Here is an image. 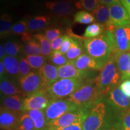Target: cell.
I'll return each mask as SVG.
<instances>
[{
	"label": "cell",
	"instance_id": "50",
	"mask_svg": "<svg viewBox=\"0 0 130 130\" xmlns=\"http://www.w3.org/2000/svg\"><path fill=\"white\" fill-rule=\"evenodd\" d=\"M60 1H70V2H72V1H75V0H60Z\"/></svg>",
	"mask_w": 130,
	"mask_h": 130
},
{
	"label": "cell",
	"instance_id": "16",
	"mask_svg": "<svg viewBox=\"0 0 130 130\" xmlns=\"http://www.w3.org/2000/svg\"><path fill=\"white\" fill-rule=\"evenodd\" d=\"M47 9L59 16H67L74 12L75 6L70 1H47L45 3Z\"/></svg>",
	"mask_w": 130,
	"mask_h": 130
},
{
	"label": "cell",
	"instance_id": "20",
	"mask_svg": "<svg viewBox=\"0 0 130 130\" xmlns=\"http://www.w3.org/2000/svg\"><path fill=\"white\" fill-rule=\"evenodd\" d=\"M121 77L128 71L130 66V51L113 54Z\"/></svg>",
	"mask_w": 130,
	"mask_h": 130
},
{
	"label": "cell",
	"instance_id": "38",
	"mask_svg": "<svg viewBox=\"0 0 130 130\" xmlns=\"http://www.w3.org/2000/svg\"><path fill=\"white\" fill-rule=\"evenodd\" d=\"M122 129L130 130V109L124 111L122 115Z\"/></svg>",
	"mask_w": 130,
	"mask_h": 130
},
{
	"label": "cell",
	"instance_id": "8",
	"mask_svg": "<svg viewBox=\"0 0 130 130\" xmlns=\"http://www.w3.org/2000/svg\"><path fill=\"white\" fill-rule=\"evenodd\" d=\"M89 108L81 107L63 115L48 125L45 128H65L79 122H84L90 111Z\"/></svg>",
	"mask_w": 130,
	"mask_h": 130
},
{
	"label": "cell",
	"instance_id": "41",
	"mask_svg": "<svg viewBox=\"0 0 130 130\" xmlns=\"http://www.w3.org/2000/svg\"><path fill=\"white\" fill-rule=\"evenodd\" d=\"M83 123L79 122L65 128H45L43 130H83Z\"/></svg>",
	"mask_w": 130,
	"mask_h": 130
},
{
	"label": "cell",
	"instance_id": "2",
	"mask_svg": "<svg viewBox=\"0 0 130 130\" xmlns=\"http://www.w3.org/2000/svg\"><path fill=\"white\" fill-rule=\"evenodd\" d=\"M121 77L113 53L107 64L101 71L98 77L96 78L98 85V97L108 93L115 87Z\"/></svg>",
	"mask_w": 130,
	"mask_h": 130
},
{
	"label": "cell",
	"instance_id": "5",
	"mask_svg": "<svg viewBox=\"0 0 130 130\" xmlns=\"http://www.w3.org/2000/svg\"><path fill=\"white\" fill-rule=\"evenodd\" d=\"M98 98V85L95 78L79 87L67 99L79 107L89 108Z\"/></svg>",
	"mask_w": 130,
	"mask_h": 130
},
{
	"label": "cell",
	"instance_id": "15",
	"mask_svg": "<svg viewBox=\"0 0 130 130\" xmlns=\"http://www.w3.org/2000/svg\"><path fill=\"white\" fill-rule=\"evenodd\" d=\"M37 72L41 78L45 89L52 85L59 79L58 67L53 64L45 63L41 68L39 69Z\"/></svg>",
	"mask_w": 130,
	"mask_h": 130
},
{
	"label": "cell",
	"instance_id": "10",
	"mask_svg": "<svg viewBox=\"0 0 130 130\" xmlns=\"http://www.w3.org/2000/svg\"><path fill=\"white\" fill-rule=\"evenodd\" d=\"M110 16L109 21L105 25L121 27L130 25V16L121 1H118L110 5Z\"/></svg>",
	"mask_w": 130,
	"mask_h": 130
},
{
	"label": "cell",
	"instance_id": "30",
	"mask_svg": "<svg viewBox=\"0 0 130 130\" xmlns=\"http://www.w3.org/2000/svg\"><path fill=\"white\" fill-rule=\"evenodd\" d=\"M12 18L8 14L4 13L0 19V34L1 36H7L12 29Z\"/></svg>",
	"mask_w": 130,
	"mask_h": 130
},
{
	"label": "cell",
	"instance_id": "22",
	"mask_svg": "<svg viewBox=\"0 0 130 130\" xmlns=\"http://www.w3.org/2000/svg\"><path fill=\"white\" fill-rule=\"evenodd\" d=\"M92 14L99 23L105 25L110 19V7L107 5L100 4L93 12H92Z\"/></svg>",
	"mask_w": 130,
	"mask_h": 130
},
{
	"label": "cell",
	"instance_id": "31",
	"mask_svg": "<svg viewBox=\"0 0 130 130\" xmlns=\"http://www.w3.org/2000/svg\"><path fill=\"white\" fill-rule=\"evenodd\" d=\"M24 52L27 56H39L42 54L40 45L35 40H31L24 46Z\"/></svg>",
	"mask_w": 130,
	"mask_h": 130
},
{
	"label": "cell",
	"instance_id": "9",
	"mask_svg": "<svg viewBox=\"0 0 130 130\" xmlns=\"http://www.w3.org/2000/svg\"><path fill=\"white\" fill-rule=\"evenodd\" d=\"M52 101L45 89L35 92L24 99L22 111H28L33 110H44Z\"/></svg>",
	"mask_w": 130,
	"mask_h": 130
},
{
	"label": "cell",
	"instance_id": "48",
	"mask_svg": "<svg viewBox=\"0 0 130 130\" xmlns=\"http://www.w3.org/2000/svg\"><path fill=\"white\" fill-rule=\"evenodd\" d=\"M127 79H130V66L126 74L121 77V80H125Z\"/></svg>",
	"mask_w": 130,
	"mask_h": 130
},
{
	"label": "cell",
	"instance_id": "26",
	"mask_svg": "<svg viewBox=\"0 0 130 130\" xmlns=\"http://www.w3.org/2000/svg\"><path fill=\"white\" fill-rule=\"evenodd\" d=\"M104 30L105 27L103 24L98 22L93 23L86 27L83 37L86 39L95 38L102 35Z\"/></svg>",
	"mask_w": 130,
	"mask_h": 130
},
{
	"label": "cell",
	"instance_id": "34",
	"mask_svg": "<svg viewBox=\"0 0 130 130\" xmlns=\"http://www.w3.org/2000/svg\"><path fill=\"white\" fill-rule=\"evenodd\" d=\"M26 58L28 60L30 67L34 69L41 68L45 64V58L43 56H27Z\"/></svg>",
	"mask_w": 130,
	"mask_h": 130
},
{
	"label": "cell",
	"instance_id": "19",
	"mask_svg": "<svg viewBox=\"0 0 130 130\" xmlns=\"http://www.w3.org/2000/svg\"><path fill=\"white\" fill-rule=\"evenodd\" d=\"M24 100L21 96L13 95L7 96L3 100V107L17 113L21 114L22 111V105Z\"/></svg>",
	"mask_w": 130,
	"mask_h": 130
},
{
	"label": "cell",
	"instance_id": "12",
	"mask_svg": "<svg viewBox=\"0 0 130 130\" xmlns=\"http://www.w3.org/2000/svg\"><path fill=\"white\" fill-rule=\"evenodd\" d=\"M58 72L59 79L78 78L83 79L89 77L90 75V72L78 69L73 61H69L66 64L58 67Z\"/></svg>",
	"mask_w": 130,
	"mask_h": 130
},
{
	"label": "cell",
	"instance_id": "23",
	"mask_svg": "<svg viewBox=\"0 0 130 130\" xmlns=\"http://www.w3.org/2000/svg\"><path fill=\"white\" fill-rule=\"evenodd\" d=\"M3 62L8 74L13 76L19 74V62L16 57L7 56L4 58Z\"/></svg>",
	"mask_w": 130,
	"mask_h": 130
},
{
	"label": "cell",
	"instance_id": "44",
	"mask_svg": "<svg viewBox=\"0 0 130 130\" xmlns=\"http://www.w3.org/2000/svg\"><path fill=\"white\" fill-rule=\"evenodd\" d=\"M121 2L130 16V0H121Z\"/></svg>",
	"mask_w": 130,
	"mask_h": 130
},
{
	"label": "cell",
	"instance_id": "3",
	"mask_svg": "<svg viewBox=\"0 0 130 130\" xmlns=\"http://www.w3.org/2000/svg\"><path fill=\"white\" fill-rule=\"evenodd\" d=\"M105 34L111 40L113 54L130 51V25L104 26Z\"/></svg>",
	"mask_w": 130,
	"mask_h": 130
},
{
	"label": "cell",
	"instance_id": "11",
	"mask_svg": "<svg viewBox=\"0 0 130 130\" xmlns=\"http://www.w3.org/2000/svg\"><path fill=\"white\" fill-rule=\"evenodd\" d=\"M19 84L22 93L27 96L45 89L38 72H31L25 77L20 78Z\"/></svg>",
	"mask_w": 130,
	"mask_h": 130
},
{
	"label": "cell",
	"instance_id": "14",
	"mask_svg": "<svg viewBox=\"0 0 130 130\" xmlns=\"http://www.w3.org/2000/svg\"><path fill=\"white\" fill-rule=\"evenodd\" d=\"M21 115L20 113H15L1 107L0 112L1 129L3 130H16Z\"/></svg>",
	"mask_w": 130,
	"mask_h": 130
},
{
	"label": "cell",
	"instance_id": "18",
	"mask_svg": "<svg viewBox=\"0 0 130 130\" xmlns=\"http://www.w3.org/2000/svg\"><path fill=\"white\" fill-rule=\"evenodd\" d=\"M71 36L72 37L71 46L66 54V56L69 61H74L80 56L84 51V42L83 43L82 42L83 37H75V35L73 34Z\"/></svg>",
	"mask_w": 130,
	"mask_h": 130
},
{
	"label": "cell",
	"instance_id": "45",
	"mask_svg": "<svg viewBox=\"0 0 130 130\" xmlns=\"http://www.w3.org/2000/svg\"><path fill=\"white\" fill-rule=\"evenodd\" d=\"M99 1H100V4H105L110 6V5L119 1V0H99Z\"/></svg>",
	"mask_w": 130,
	"mask_h": 130
},
{
	"label": "cell",
	"instance_id": "13",
	"mask_svg": "<svg viewBox=\"0 0 130 130\" xmlns=\"http://www.w3.org/2000/svg\"><path fill=\"white\" fill-rule=\"evenodd\" d=\"M109 101L114 107L124 111L130 109V98L122 91L121 87L115 86L108 93Z\"/></svg>",
	"mask_w": 130,
	"mask_h": 130
},
{
	"label": "cell",
	"instance_id": "43",
	"mask_svg": "<svg viewBox=\"0 0 130 130\" xmlns=\"http://www.w3.org/2000/svg\"><path fill=\"white\" fill-rule=\"evenodd\" d=\"M120 87L123 93L130 98V79L123 81L120 86Z\"/></svg>",
	"mask_w": 130,
	"mask_h": 130
},
{
	"label": "cell",
	"instance_id": "47",
	"mask_svg": "<svg viewBox=\"0 0 130 130\" xmlns=\"http://www.w3.org/2000/svg\"><path fill=\"white\" fill-rule=\"evenodd\" d=\"M5 53H6V51H5L4 46H3L2 45H0V58H1V60H2L3 58L4 59Z\"/></svg>",
	"mask_w": 130,
	"mask_h": 130
},
{
	"label": "cell",
	"instance_id": "1",
	"mask_svg": "<svg viewBox=\"0 0 130 130\" xmlns=\"http://www.w3.org/2000/svg\"><path fill=\"white\" fill-rule=\"evenodd\" d=\"M84 51L98 63L101 70L107 64L113 52L110 39L106 34L84 40Z\"/></svg>",
	"mask_w": 130,
	"mask_h": 130
},
{
	"label": "cell",
	"instance_id": "46",
	"mask_svg": "<svg viewBox=\"0 0 130 130\" xmlns=\"http://www.w3.org/2000/svg\"><path fill=\"white\" fill-rule=\"evenodd\" d=\"M5 71H6V69H5L4 65L3 64V62L2 60L0 61V75H1V79L4 78V72Z\"/></svg>",
	"mask_w": 130,
	"mask_h": 130
},
{
	"label": "cell",
	"instance_id": "25",
	"mask_svg": "<svg viewBox=\"0 0 130 130\" xmlns=\"http://www.w3.org/2000/svg\"><path fill=\"white\" fill-rule=\"evenodd\" d=\"M1 92L6 96H13L20 95L22 93L21 90L18 88L12 82L4 78L1 79L0 83Z\"/></svg>",
	"mask_w": 130,
	"mask_h": 130
},
{
	"label": "cell",
	"instance_id": "42",
	"mask_svg": "<svg viewBox=\"0 0 130 130\" xmlns=\"http://www.w3.org/2000/svg\"><path fill=\"white\" fill-rule=\"evenodd\" d=\"M64 39V35L60 36L57 38L56 39H55L54 41L51 42V46L53 51H57L60 49L61 45L63 42Z\"/></svg>",
	"mask_w": 130,
	"mask_h": 130
},
{
	"label": "cell",
	"instance_id": "17",
	"mask_svg": "<svg viewBox=\"0 0 130 130\" xmlns=\"http://www.w3.org/2000/svg\"><path fill=\"white\" fill-rule=\"evenodd\" d=\"M73 61L76 68L80 71L90 72L93 70H101L96 61L86 53L82 54Z\"/></svg>",
	"mask_w": 130,
	"mask_h": 130
},
{
	"label": "cell",
	"instance_id": "28",
	"mask_svg": "<svg viewBox=\"0 0 130 130\" xmlns=\"http://www.w3.org/2000/svg\"><path fill=\"white\" fill-rule=\"evenodd\" d=\"M96 19L91 13L87 11H79L74 15V22L81 24H90L95 22Z\"/></svg>",
	"mask_w": 130,
	"mask_h": 130
},
{
	"label": "cell",
	"instance_id": "27",
	"mask_svg": "<svg viewBox=\"0 0 130 130\" xmlns=\"http://www.w3.org/2000/svg\"><path fill=\"white\" fill-rule=\"evenodd\" d=\"M34 37L39 42L41 47L42 54L43 56H50L52 53V48L51 43L48 40L45 35L41 33H38L34 35Z\"/></svg>",
	"mask_w": 130,
	"mask_h": 130
},
{
	"label": "cell",
	"instance_id": "4",
	"mask_svg": "<svg viewBox=\"0 0 130 130\" xmlns=\"http://www.w3.org/2000/svg\"><path fill=\"white\" fill-rule=\"evenodd\" d=\"M83 79L78 78L60 79L45 88L51 101L69 97L82 86Z\"/></svg>",
	"mask_w": 130,
	"mask_h": 130
},
{
	"label": "cell",
	"instance_id": "21",
	"mask_svg": "<svg viewBox=\"0 0 130 130\" xmlns=\"http://www.w3.org/2000/svg\"><path fill=\"white\" fill-rule=\"evenodd\" d=\"M35 124V130H43L46 127L45 110H33L27 111Z\"/></svg>",
	"mask_w": 130,
	"mask_h": 130
},
{
	"label": "cell",
	"instance_id": "39",
	"mask_svg": "<svg viewBox=\"0 0 130 130\" xmlns=\"http://www.w3.org/2000/svg\"><path fill=\"white\" fill-rule=\"evenodd\" d=\"M60 30L57 28L48 29L45 31V35L49 41L53 42L58 37L60 36Z\"/></svg>",
	"mask_w": 130,
	"mask_h": 130
},
{
	"label": "cell",
	"instance_id": "40",
	"mask_svg": "<svg viewBox=\"0 0 130 130\" xmlns=\"http://www.w3.org/2000/svg\"><path fill=\"white\" fill-rule=\"evenodd\" d=\"M71 42H72V37L71 36L64 35V39L59 51L61 52L63 54L65 55L67 52L69 51V48H71Z\"/></svg>",
	"mask_w": 130,
	"mask_h": 130
},
{
	"label": "cell",
	"instance_id": "37",
	"mask_svg": "<svg viewBox=\"0 0 130 130\" xmlns=\"http://www.w3.org/2000/svg\"><path fill=\"white\" fill-rule=\"evenodd\" d=\"M19 62V76L20 78L28 75L30 72V66L26 58H21Z\"/></svg>",
	"mask_w": 130,
	"mask_h": 130
},
{
	"label": "cell",
	"instance_id": "6",
	"mask_svg": "<svg viewBox=\"0 0 130 130\" xmlns=\"http://www.w3.org/2000/svg\"><path fill=\"white\" fill-rule=\"evenodd\" d=\"M79 108L81 107L75 104L68 99L52 101L45 110L46 125L60 118L65 114L75 111Z\"/></svg>",
	"mask_w": 130,
	"mask_h": 130
},
{
	"label": "cell",
	"instance_id": "35",
	"mask_svg": "<svg viewBox=\"0 0 130 130\" xmlns=\"http://www.w3.org/2000/svg\"><path fill=\"white\" fill-rule=\"evenodd\" d=\"M4 49L7 56L14 57L18 54L21 50V46L18 43L10 41L5 43Z\"/></svg>",
	"mask_w": 130,
	"mask_h": 130
},
{
	"label": "cell",
	"instance_id": "7",
	"mask_svg": "<svg viewBox=\"0 0 130 130\" xmlns=\"http://www.w3.org/2000/svg\"><path fill=\"white\" fill-rule=\"evenodd\" d=\"M106 116V107L102 102L94 104L83 123V130H101Z\"/></svg>",
	"mask_w": 130,
	"mask_h": 130
},
{
	"label": "cell",
	"instance_id": "33",
	"mask_svg": "<svg viewBox=\"0 0 130 130\" xmlns=\"http://www.w3.org/2000/svg\"><path fill=\"white\" fill-rule=\"evenodd\" d=\"M99 0H79L75 4L77 9H84L89 12H93L100 4Z\"/></svg>",
	"mask_w": 130,
	"mask_h": 130
},
{
	"label": "cell",
	"instance_id": "29",
	"mask_svg": "<svg viewBox=\"0 0 130 130\" xmlns=\"http://www.w3.org/2000/svg\"><path fill=\"white\" fill-rule=\"evenodd\" d=\"M16 130H35L33 121L28 113L21 114Z\"/></svg>",
	"mask_w": 130,
	"mask_h": 130
},
{
	"label": "cell",
	"instance_id": "36",
	"mask_svg": "<svg viewBox=\"0 0 130 130\" xmlns=\"http://www.w3.org/2000/svg\"><path fill=\"white\" fill-rule=\"evenodd\" d=\"M28 24L24 20H21L16 24H14L12 28L13 33L21 35L22 36L28 33Z\"/></svg>",
	"mask_w": 130,
	"mask_h": 130
},
{
	"label": "cell",
	"instance_id": "32",
	"mask_svg": "<svg viewBox=\"0 0 130 130\" xmlns=\"http://www.w3.org/2000/svg\"><path fill=\"white\" fill-rule=\"evenodd\" d=\"M50 58L51 62L55 66H58V67L66 64L69 61L66 55L63 54L59 50L52 52L50 56Z\"/></svg>",
	"mask_w": 130,
	"mask_h": 130
},
{
	"label": "cell",
	"instance_id": "49",
	"mask_svg": "<svg viewBox=\"0 0 130 130\" xmlns=\"http://www.w3.org/2000/svg\"><path fill=\"white\" fill-rule=\"evenodd\" d=\"M101 130H122L120 127H112L109 128H102Z\"/></svg>",
	"mask_w": 130,
	"mask_h": 130
},
{
	"label": "cell",
	"instance_id": "24",
	"mask_svg": "<svg viewBox=\"0 0 130 130\" xmlns=\"http://www.w3.org/2000/svg\"><path fill=\"white\" fill-rule=\"evenodd\" d=\"M50 23V19L45 16H38L31 18L28 22V30L35 31L45 28Z\"/></svg>",
	"mask_w": 130,
	"mask_h": 130
}]
</instances>
